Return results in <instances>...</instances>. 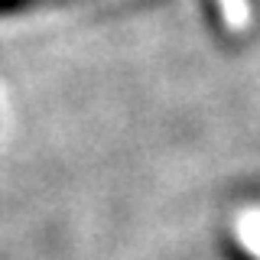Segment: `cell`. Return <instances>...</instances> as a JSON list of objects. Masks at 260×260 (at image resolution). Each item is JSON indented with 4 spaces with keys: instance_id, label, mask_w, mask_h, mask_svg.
Instances as JSON below:
<instances>
[{
    "instance_id": "1",
    "label": "cell",
    "mask_w": 260,
    "mask_h": 260,
    "mask_svg": "<svg viewBox=\"0 0 260 260\" xmlns=\"http://www.w3.org/2000/svg\"><path fill=\"white\" fill-rule=\"evenodd\" d=\"M234 231H238L241 247L254 260H260V205L244 208L238 215V221H234Z\"/></svg>"
},
{
    "instance_id": "2",
    "label": "cell",
    "mask_w": 260,
    "mask_h": 260,
    "mask_svg": "<svg viewBox=\"0 0 260 260\" xmlns=\"http://www.w3.org/2000/svg\"><path fill=\"white\" fill-rule=\"evenodd\" d=\"M88 4V0H0V20H13V16H29L43 10H62V7Z\"/></svg>"
},
{
    "instance_id": "3",
    "label": "cell",
    "mask_w": 260,
    "mask_h": 260,
    "mask_svg": "<svg viewBox=\"0 0 260 260\" xmlns=\"http://www.w3.org/2000/svg\"><path fill=\"white\" fill-rule=\"evenodd\" d=\"M211 7H215V16L221 20L224 29L231 32H241L250 26V0H211Z\"/></svg>"
}]
</instances>
